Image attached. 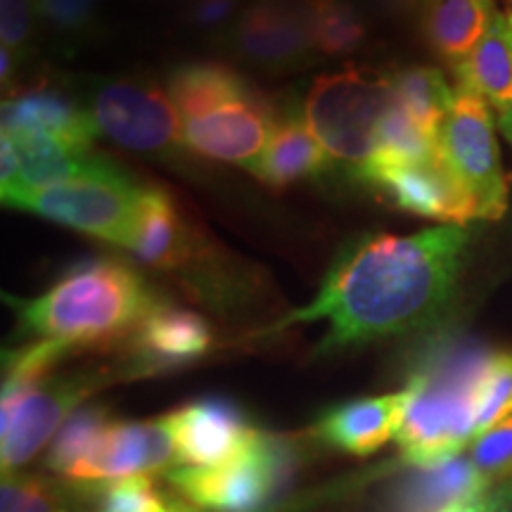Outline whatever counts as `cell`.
Here are the masks:
<instances>
[{
    "label": "cell",
    "mask_w": 512,
    "mask_h": 512,
    "mask_svg": "<svg viewBox=\"0 0 512 512\" xmlns=\"http://www.w3.org/2000/svg\"><path fill=\"white\" fill-rule=\"evenodd\" d=\"M467 245L463 226L356 242L325 278L316 299L283 325L325 320L323 349L354 347L422 328L451 297Z\"/></svg>",
    "instance_id": "cell-1"
},
{
    "label": "cell",
    "mask_w": 512,
    "mask_h": 512,
    "mask_svg": "<svg viewBox=\"0 0 512 512\" xmlns=\"http://www.w3.org/2000/svg\"><path fill=\"white\" fill-rule=\"evenodd\" d=\"M12 304L31 335L83 349L131 337L155 299L124 261L91 259L74 266L41 297Z\"/></svg>",
    "instance_id": "cell-2"
},
{
    "label": "cell",
    "mask_w": 512,
    "mask_h": 512,
    "mask_svg": "<svg viewBox=\"0 0 512 512\" xmlns=\"http://www.w3.org/2000/svg\"><path fill=\"white\" fill-rule=\"evenodd\" d=\"M491 354L453 347L427 361L408 382L411 403L396 441L408 465L437 470L475 439V392Z\"/></svg>",
    "instance_id": "cell-3"
},
{
    "label": "cell",
    "mask_w": 512,
    "mask_h": 512,
    "mask_svg": "<svg viewBox=\"0 0 512 512\" xmlns=\"http://www.w3.org/2000/svg\"><path fill=\"white\" fill-rule=\"evenodd\" d=\"M392 102L389 79L344 69L316 79L306 98L304 117L330 162L358 178L373 162L380 126Z\"/></svg>",
    "instance_id": "cell-4"
},
{
    "label": "cell",
    "mask_w": 512,
    "mask_h": 512,
    "mask_svg": "<svg viewBox=\"0 0 512 512\" xmlns=\"http://www.w3.org/2000/svg\"><path fill=\"white\" fill-rule=\"evenodd\" d=\"M140 195V185L133 183L117 164L98 155L91 169L69 181L17 192L3 202L8 207L46 216L79 233L128 247L136 226Z\"/></svg>",
    "instance_id": "cell-5"
},
{
    "label": "cell",
    "mask_w": 512,
    "mask_h": 512,
    "mask_svg": "<svg viewBox=\"0 0 512 512\" xmlns=\"http://www.w3.org/2000/svg\"><path fill=\"white\" fill-rule=\"evenodd\" d=\"M98 131L126 150L150 157H181L183 124L169 93L145 79L95 81L81 100Z\"/></svg>",
    "instance_id": "cell-6"
},
{
    "label": "cell",
    "mask_w": 512,
    "mask_h": 512,
    "mask_svg": "<svg viewBox=\"0 0 512 512\" xmlns=\"http://www.w3.org/2000/svg\"><path fill=\"white\" fill-rule=\"evenodd\" d=\"M439 155L477 207V219L496 221L508 207L496 128L489 105L472 91L456 86V102L439 128Z\"/></svg>",
    "instance_id": "cell-7"
},
{
    "label": "cell",
    "mask_w": 512,
    "mask_h": 512,
    "mask_svg": "<svg viewBox=\"0 0 512 512\" xmlns=\"http://www.w3.org/2000/svg\"><path fill=\"white\" fill-rule=\"evenodd\" d=\"M95 377L48 375L36 382H3V475L15 472L55 439L74 408L91 394Z\"/></svg>",
    "instance_id": "cell-8"
},
{
    "label": "cell",
    "mask_w": 512,
    "mask_h": 512,
    "mask_svg": "<svg viewBox=\"0 0 512 512\" xmlns=\"http://www.w3.org/2000/svg\"><path fill=\"white\" fill-rule=\"evenodd\" d=\"M318 0H254L221 34V46L266 72H287L316 53Z\"/></svg>",
    "instance_id": "cell-9"
},
{
    "label": "cell",
    "mask_w": 512,
    "mask_h": 512,
    "mask_svg": "<svg viewBox=\"0 0 512 512\" xmlns=\"http://www.w3.org/2000/svg\"><path fill=\"white\" fill-rule=\"evenodd\" d=\"M287 467V451L261 434L247 456L219 467L176 465L166 479L181 494L209 512H256L275 494Z\"/></svg>",
    "instance_id": "cell-10"
},
{
    "label": "cell",
    "mask_w": 512,
    "mask_h": 512,
    "mask_svg": "<svg viewBox=\"0 0 512 512\" xmlns=\"http://www.w3.org/2000/svg\"><path fill=\"white\" fill-rule=\"evenodd\" d=\"M183 124L185 150L209 162L252 166L266 152L278 124L275 105L254 88Z\"/></svg>",
    "instance_id": "cell-11"
},
{
    "label": "cell",
    "mask_w": 512,
    "mask_h": 512,
    "mask_svg": "<svg viewBox=\"0 0 512 512\" xmlns=\"http://www.w3.org/2000/svg\"><path fill=\"white\" fill-rule=\"evenodd\" d=\"M358 181L382 190L394 207L448 226L477 219V207L444 159L437 155L420 162H370Z\"/></svg>",
    "instance_id": "cell-12"
},
{
    "label": "cell",
    "mask_w": 512,
    "mask_h": 512,
    "mask_svg": "<svg viewBox=\"0 0 512 512\" xmlns=\"http://www.w3.org/2000/svg\"><path fill=\"white\" fill-rule=\"evenodd\" d=\"M178 463L219 467L233 463L256 446L261 432L249 427L238 406L226 399H202L166 415Z\"/></svg>",
    "instance_id": "cell-13"
},
{
    "label": "cell",
    "mask_w": 512,
    "mask_h": 512,
    "mask_svg": "<svg viewBox=\"0 0 512 512\" xmlns=\"http://www.w3.org/2000/svg\"><path fill=\"white\" fill-rule=\"evenodd\" d=\"M178 453L166 418L155 422H110L98 444L69 479L114 482L176 467Z\"/></svg>",
    "instance_id": "cell-14"
},
{
    "label": "cell",
    "mask_w": 512,
    "mask_h": 512,
    "mask_svg": "<svg viewBox=\"0 0 512 512\" xmlns=\"http://www.w3.org/2000/svg\"><path fill=\"white\" fill-rule=\"evenodd\" d=\"M3 133L12 138H53L76 152H93L98 138L83 102L60 88H29L24 93H12V98L3 102Z\"/></svg>",
    "instance_id": "cell-15"
},
{
    "label": "cell",
    "mask_w": 512,
    "mask_h": 512,
    "mask_svg": "<svg viewBox=\"0 0 512 512\" xmlns=\"http://www.w3.org/2000/svg\"><path fill=\"white\" fill-rule=\"evenodd\" d=\"M140 264L162 271L188 266L200 252L197 230L178 209L169 192L143 188L138 204L136 226L128 247Z\"/></svg>",
    "instance_id": "cell-16"
},
{
    "label": "cell",
    "mask_w": 512,
    "mask_h": 512,
    "mask_svg": "<svg viewBox=\"0 0 512 512\" xmlns=\"http://www.w3.org/2000/svg\"><path fill=\"white\" fill-rule=\"evenodd\" d=\"M128 339L138 373H157L200 358L211 344V330L197 313L155 302Z\"/></svg>",
    "instance_id": "cell-17"
},
{
    "label": "cell",
    "mask_w": 512,
    "mask_h": 512,
    "mask_svg": "<svg viewBox=\"0 0 512 512\" xmlns=\"http://www.w3.org/2000/svg\"><path fill=\"white\" fill-rule=\"evenodd\" d=\"M411 396V387H406L396 394L358 399L332 408L318 422V437L342 448V451L354 453V456L375 453L389 439H396L403 418H406Z\"/></svg>",
    "instance_id": "cell-18"
},
{
    "label": "cell",
    "mask_w": 512,
    "mask_h": 512,
    "mask_svg": "<svg viewBox=\"0 0 512 512\" xmlns=\"http://www.w3.org/2000/svg\"><path fill=\"white\" fill-rule=\"evenodd\" d=\"M458 88L479 95L486 105L505 112L512 107V17L496 12L489 27L470 48L453 62Z\"/></svg>",
    "instance_id": "cell-19"
},
{
    "label": "cell",
    "mask_w": 512,
    "mask_h": 512,
    "mask_svg": "<svg viewBox=\"0 0 512 512\" xmlns=\"http://www.w3.org/2000/svg\"><path fill=\"white\" fill-rule=\"evenodd\" d=\"M328 164L330 157L325 155V150L311 133L304 114L287 112L275 124L266 152L249 171L261 183L283 190L287 185L323 174Z\"/></svg>",
    "instance_id": "cell-20"
},
{
    "label": "cell",
    "mask_w": 512,
    "mask_h": 512,
    "mask_svg": "<svg viewBox=\"0 0 512 512\" xmlns=\"http://www.w3.org/2000/svg\"><path fill=\"white\" fill-rule=\"evenodd\" d=\"M496 12V0H420L427 43L451 64L470 53Z\"/></svg>",
    "instance_id": "cell-21"
},
{
    "label": "cell",
    "mask_w": 512,
    "mask_h": 512,
    "mask_svg": "<svg viewBox=\"0 0 512 512\" xmlns=\"http://www.w3.org/2000/svg\"><path fill=\"white\" fill-rule=\"evenodd\" d=\"M392 98L422 131L437 138L439 128L453 110L456 88L448 86L439 69L408 67L389 76Z\"/></svg>",
    "instance_id": "cell-22"
},
{
    "label": "cell",
    "mask_w": 512,
    "mask_h": 512,
    "mask_svg": "<svg viewBox=\"0 0 512 512\" xmlns=\"http://www.w3.org/2000/svg\"><path fill=\"white\" fill-rule=\"evenodd\" d=\"M247 83L233 69L223 64H185L169 76V98L174 102L178 117L188 121L209 112L235 95L247 91Z\"/></svg>",
    "instance_id": "cell-23"
},
{
    "label": "cell",
    "mask_w": 512,
    "mask_h": 512,
    "mask_svg": "<svg viewBox=\"0 0 512 512\" xmlns=\"http://www.w3.org/2000/svg\"><path fill=\"white\" fill-rule=\"evenodd\" d=\"M110 422V415L102 411V408H79V411H74L60 427V432L55 434L53 446H50V470L67 479L72 477L76 467L91 456V451Z\"/></svg>",
    "instance_id": "cell-24"
},
{
    "label": "cell",
    "mask_w": 512,
    "mask_h": 512,
    "mask_svg": "<svg viewBox=\"0 0 512 512\" xmlns=\"http://www.w3.org/2000/svg\"><path fill=\"white\" fill-rule=\"evenodd\" d=\"M366 34V17H363V12L351 0H318L316 53H354L366 41Z\"/></svg>",
    "instance_id": "cell-25"
},
{
    "label": "cell",
    "mask_w": 512,
    "mask_h": 512,
    "mask_svg": "<svg viewBox=\"0 0 512 512\" xmlns=\"http://www.w3.org/2000/svg\"><path fill=\"white\" fill-rule=\"evenodd\" d=\"M512 415V351L491 354L475 392V439ZM472 439V441H475Z\"/></svg>",
    "instance_id": "cell-26"
},
{
    "label": "cell",
    "mask_w": 512,
    "mask_h": 512,
    "mask_svg": "<svg viewBox=\"0 0 512 512\" xmlns=\"http://www.w3.org/2000/svg\"><path fill=\"white\" fill-rule=\"evenodd\" d=\"M482 489H489V484L477 475L470 458L458 456L451 463L437 467V470H427L425 479L413 494V508L415 512H425V508H434V505L444 508V505L458 501L463 496L477 494Z\"/></svg>",
    "instance_id": "cell-27"
},
{
    "label": "cell",
    "mask_w": 512,
    "mask_h": 512,
    "mask_svg": "<svg viewBox=\"0 0 512 512\" xmlns=\"http://www.w3.org/2000/svg\"><path fill=\"white\" fill-rule=\"evenodd\" d=\"M0 510L3 512H69L67 494L43 477L3 475L0 489Z\"/></svg>",
    "instance_id": "cell-28"
},
{
    "label": "cell",
    "mask_w": 512,
    "mask_h": 512,
    "mask_svg": "<svg viewBox=\"0 0 512 512\" xmlns=\"http://www.w3.org/2000/svg\"><path fill=\"white\" fill-rule=\"evenodd\" d=\"M470 463L489 486L512 479V415L472 441Z\"/></svg>",
    "instance_id": "cell-29"
},
{
    "label": "cell",
    "mask_w": 512,
    "mask_h": 512,
    "mask_svg": "<svg viewBox=\"0 0 512 512\" xmlns=\"http://www.w3.org/2000/svg\"><path fill=\"white\" fill-rule=\"evenodd\" d=\"M36 17L50 34L86 38L98 29V15L91 0H34Z\"/></svg>",
    "instance_id": "cell-30"
},
{
    "label": "cell",
    "mask_w": 512,
    "mask_h": 512,
    "mask_svg": "<svg viewBox=\"0 0 512 512\" xmlns=\"http://www.w3.org/2000/svg\"><path fill=\"white\" fill-rule=\"evenodd\" d=\"M102 510L110 512H171V501L155 491L145 475L105 482L100 486Z\"/></svg>",
    "instance_id": "cell-31"
},
{
    "label": "cell",
    "mask_w": 512,
    "mask_h": 512,
    "mask_svg": "<svg viewBox=\"0 0 512 512\" xmlns=\"http://www.w3.org/2000/svg\"><path fill=\"white\" fill-rule=\"evenodd\" d=\"M38 17L34 0H0V41L19 60H27Z\"/></svg>",
    "instance_id": "cell-32"
},
{
    "label": "cell",
    "mask_w": 512,
    "mask_h": 512,
    "mask_svg": "<svg viewBox=\"0 0 512 512\" xmlns=\"http://www.w3.org/2000/svg\"><path fill=\"white\" fill-rule=\"evenodd\" d=\"M240 0H192L185 12L190 27L202 31H226L238 19Z\"/></svg>",
    "instance_id": "cell-33"
},
{
    "label": "cell",
    "mask_w": 512,
    "mask_h": 512,
    "mask_svg": "<svg viewBox=\"0 0 512 512\" xmlns=\"http://www.w3.org/2000/svg\"><path fill=\"white\" fill-rule=\"evenodd\" d=\"M512 505V479L501 484L489 486V489L477 491V494L463 496L458 501L444 505L437 512H508Z\"/></svg>",
    "instance_id": "cell-34"
},
{
    "label": "cell",
    "mask_w": 512,
    "mask_h": 512,
    "mask_svg": "<svg viewBox=\"0 0 512 512\" xmlns=\"http://www.w3.org/2000/svg\"><path fill=\"white\" fill-rule=\"evenodd\" d=\"M420 0H368V5L380 15H406L411 12Z\"/></svg>",
    "instance_id": "cell-35"
},
{
    "label": "cell",
    "mask_w": 512,
    "mask_h": 512,
    "mask_svg": "<svg viewBox=\"0 0 512 512\" xmlns=\"http://www.w3.org/2000/svg\"><path fill=\"white\" fill-rule=\"evenodd\" d=\"M501 131H503V136L508 138V143L512 145V107L501 112Z\"/></svg>",
    "instance_id": "cell-36"
},
{
    "label": "cell",
    "mask_w": 512,
    "mask_h": 512,
    "mask_svg": "<svg viewBox=\"0 0 512 512\" xmlns=\"http://www.w3.org/2000/svg\"><path fill=\"white\" fill-rule=\"evenodd\" d=\"M169 501H171V512H195L190 505L176 501V498H169Z\"/></svg>",
    "instance_id": "cell-37"
},
{
    "label": "cell",
    "mask_w": 512,
    "mask_h": 512,
    "mask_svg": "<svg viewBox=\"0 0 512 512\" xmlns=\"http://www.w3.org/2000/svg\"><path fill=\"white\" fill-rule=\"evenodd\" d=\"M508 15L512 17V0H508Z\"/></svg>",
    "instance_id": "cell-38"
},
{
    "label": "cell",
    "mask_w": 512,
    "mask_h": 512,
    "mask_svg": "<svg viewBox=\"0 0 512 512\" xmlns=\"http://www.w3.org/2000/svg\"><path fill=\"white\" fill-rule=\"evenodd\" d=\"M102 512H110V510H102Z\"/></svg>",
    "instance_id": "cell-39"
},
{
    "label": "cell",
    "mask_w": 512,
    "mask_h": 512,
    "mask_svg": "<svg viewBox=\"0 0 512 512\" xmlns=\"http://www.w3.org/2000/svg\"><path fill=\"white\" fill-rule=\"evenodd\" d=\"M91 3H95V0H91Z\"/></svg>",
    "instance_id": "cell-40"
}]
</instances>
